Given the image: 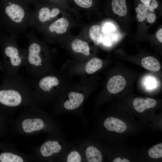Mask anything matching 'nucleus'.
<instances>
[{
  "instance_id": "b1692460",
  "label": "nucleus",
  "mask_w": 162,
  "mask_h": 162,
  "mask_svg": "<svg viewBox=\"0 0 162 162\" xmlns=\"http://www.w3.org/2000/svg\"><path fill=\"white\" fill-rule=\"evenodd\" d=\"M148 14V11L144 12H139L136 15V18L139 21L142 22L146 18Z\"/></svg>"
},
{
  "instance_id": "ddd939ff",
  "label": "nucleus",
  "mask_w": 162,
  "mask_h": 162,
  "mask_svg": "<svg viewBox=\"0 0 162 162\" xmlns=\"http://www.w3.org/2000/svg\"><path fill=\"white\" fill-rule=\"evenodd\" d=\"M133 104L135 110L139 113L144 112L146 110L155 107L157 105V101L151 98L144 99L136 98L133 101Z\"/></svg>"
},
{
  "instance_id": "a211bd4d",
  "label": "nucleus",
  "mask_w": 162,
  "mask_h": 162,
  "mask_svg": "<svg viewBox=\"0 0 162 162\" xmlns=\"http://www.w3.org/2000/svg\"><path fill=\"white\" fill-rule=\"evenodd\" d=\"M89 36L95 44L99 45L103 42V36L100 27L98 25L92 26L89 30Z\"/></svg>"
},
{
  "instance_id": "9d476101",
  "label": "nucleus",
  "mask_w": 162,
  "mask_h": 162,
  "mask_svg": "<svg viewBox=\"0 0 162 162\" xmlns=\"http://www.w3.org/2000/svg\"><path fill=\"white\" fill-rule=\"evenodd\" d=\"M103 127L108 131H114L118 133L124 132L127 126L122 120L112 117L106 118L103 122Z\"/></svg>"
},
{
  "instance_id": "7c9ffc66",
  "label": "nucleus",
  "mask_w": 162,
  "mask_h": 162,
  "mask_svg": "<svg viewBox=\"0 0 162 162\" xmlns=\"http://www.w3.org/2000/svg\"><path fill=\"white\" fill-rule=\"evenodd\" d=\"M152 0H140L144 4L149 6Z\"/></svg>"
},
{
  "instance_id": "4468645a",
  "label": "nucleus",
  "mask_w": 162,
  "mask_h": 162,
  "mask_svg": "<svg viewBox=\"0 0 162 162\" xmlns=\"http://www.w3.org/2000/svg\"><path fill=\"white\" fill-rule=\"evenodd\" d=\"M5 12L13 21L17 23L21 22L25 15V11L23 8L15 4L7 6L5 8Z\"/></svg>"
},
{
  "instance_id": "7ed1b4c3",
  "label": "nucleus",
  "mask_w": 162,
  "mask_h": 162,
  "mask_svg": "<svg viewBox=\"0 0 162 162\" xmlns=\"http://www.w3.org/2000/svg\"><path fill=\"white\" fill-rule=\"evenodd\" d=\"M5 87L0 89V104L14 113L18 109L43 106L27 81L18 72L8 74Z\"/></svg>"
},
{
  "instance_id": "4be33fe9",
  "label": "nucleus",
  "mask_w": 162,
  "mask_h": 162,
  "mask_svg": "<svg viewBox=\"0 0 162 162\" xmlns=\"http://www.w3.org/2000/svg\"><path fill=\"white\" fill-rule=\"evenodd\" d=\"M116 30L115 26L112 23H107L104 26L103 31L105 34H108Z\"/></svg>"
},
{
  "instance_id": "cd10ccee",
  "label": "nucleus",
  "mask_w": 162,
  "mask_h": 162,
  "mask_svg": "<svg viewBox=\"0 0 162 162\" xmlns=\"http://www.w3.org/2000/svg\"><path fill=\"white\" fill-rule=\"evenodd\" d=\"M139 9V12H144L147 11L148 9L144 4H140L138 5V7Z\"/></svg>"
},
{
  "instance_id": "39448f33",
  "label": "nucleus",
  "mask_w": 162,
  "mask_h": 162,
  "mask_svg": "<svg viewBox=\"0 0 162 162\" xmlns=\"http://www.w3.org/2000/svg\"><path fill=\"white\" fill-rule=\"evenodd\" d=\"M76 144L67 140L65 135L50 134L35 147L31 155L35 161L54 162L56 159Z\"/></svg>"
},
{
  "instance_id": "bb28decb",
  "label": "nucleus",
  "mask_w": 162,
  "mask_h": 162,
  "mask_svg": "<svg viewBox=\"0 0 162 162\" xmlns=\"http://www.w3.org/2000/svg\"><path fill=\"white\" fill-rule=\"evenodd\" d=\"M60 12L59 9L57 8H54L51 11V17L53 18L57 16Z\"/></svg>"
},
{
  "instance_id": "5701e85b",
  "label": "nucleus",
  "mask_w": 162,
  "mask_h": 162,
  "mask_svg": "<svg viewBox=\"0 0 162 162\" xmlns=\"http://www.w3.org/2000/svg\"><path fill=\"white\" fill-rule=\"evenodd\" d=\"M158 6V3L156 0H152L149 6H146L148 10L154 12V9L157 8Z\"/></svg>"
},
{
  "instance_id": "2f4dec72",
  "label": "nucleus",
  "mask_w": 162,
  "mask_h": 162,
  "mask_svg": "<svg viewBox=\"0 0 162 162\" xmlns=\"http://www.w3.org/2000/svg\"><path fill=\"white\" fill-rule=\"evenodd\" d=\"M135 11H136V12L137 13H139V9L138 8V7H136V8H135Z\"/></svg>"
},
{
  "instance_id": "6e6552de",
  "label": "nucleus",
  "mask_w": 162,
  "mask_h": 162,
  "mask_svg": "<svg viewBox=\"0 0 162 162\" xmlns=\"http://www.w3.org/2000/svg\"><path fill=\"white\" fill-rule=\"evenodd\" d=\"M83 156L84 162H101L103 156L101 151L89 137L76 142Z\"/></svg>"
},
{
  "instance_id": "f03ea898",
  "label": "nucleus",
  "mask_w": 162,
  "mask_h": 162,
  "mask_svg": "<svg viewBox=\"0 0 162 162\" xmlns=\"http://www.w3.org/2000/svg\"><path fill=\"white\" fill-rule=\"evenodd\" d=\"M94 81L93 76L91 75L81 76L79 82H71L55 100L50 114L54 117L64 114L74 115L86 124L83 106L94 88Z\"/></svg>"
},
{
  "instance_id": "423d86ee",
  "label": "nucleus",
  "mask_w": 162,
  "mask_h": 162,
  "mask_svg": "<svg viewBox=\"0 0 162 162\" xmlns=\"http://www.w3.org/2000/svg\"><path fill=\"white\" fill-rule=\"evenodd\" d=\"M42 46L36 43L31 44L28 49L25 66L28 74L32 78L37 77L52 66V59L43 55Z\"/></svg>"
},
{
  "instance_id": "a878e982",
  "label": "nucleus",
  "mask_w": 162,
  "mask_h": 162,
  "mask_svg": "<svg viewBox=\"0 0 162 162\" xmlns=\"http://www.w3.org/2000/svg\"><path fill=\"white\" fill-rule=\"evenodd\" d=\"M102 42L105 45L107 46L111 45L112 43L110 37L107 35L103 37Z\"/></svg>"
},
{
  "instance_id": "c85d7f7f",
  "label": "nucleus",
  "mask_w": 162,
  "mask_h": 162,
  "mask_svg": "<svg viewBox=\"0 0 162 162\" xmlns=\"http://www.w3.org/2000/svg\"><path fill=\"white\" fill-rule=\"evenodd\" d=\"M162 28L159 30L156 34V36L158 40L161 42H162Z\"/></svg>"
},
{
  "instance_id": "dca6fc26",
  "label": "nucleus",
  "mask_w": 162,
  "mask_h": 162,
  "mask_svg": "<svg viewBox=\"0 0 162 162\" xmlns=\"http://www.w3.org/2000/svg\"><path fill=\"white\" fill-rule=\"evenodd\" d=\"M141 63L145 68L152 71H158L160 68V65L158 61L152 56H147L143 58Z\"/></svg>"
},
{
  "instance_id": "aec40b11",
  "label": "nucleus",
  "mask_w": 162,
  "mask_h": 162,
  "mask_svg": "<svg viewBox=\"0 0 162 162\" xmlns=\"http://www.w3.org/2000/svg\"><path fill=\"white\" fill-rule=\"evenodd\" d=\"M50 18L51 11L48 8L44 7L40 10L38 15V18L40 21L44 22Z\"/></svg>"
},
{
  "instance_id": "9b49d317",
  "label": "nucleus",
  "mask_w": 162,
  "mask_h": 162,
  "mask_svg": "<svg viewBox=\"0 0 162 162\" xmlns=\"http://www.w3.org/2000/svg\"><path fill=\"white\" fill-rule=\"evenodd\" d=\"M126 81L122 76L116 75L110 78L107 81L106 88L111 94H116L122 91L126 85Z\"/></svg>"
},
{
  "instance_id": "412c9836",
  "label": "nucleus",
  "mask_w": 162,
  "mask_h": 162,
  "mask_svg": "<svg viewBox=\"0 0 162 162\" xmlns=\"http://www.w3.org/2000/svg\"><path fill=\"white\" fill-rule=\"evenodd\" d=\"M74 1L77 5L83 8H90L93 4L92 0H74Z\"/></svg>"
},
{
  "instance_id": "6ab92c4d",
  "label": "nucleus",
  "mask_w": 162,
  "mask_h": 162,
  "mask_svg": "<svg viewBox=\"0 0 162 162\" xmlns=\"http://www.w3.org/2000/svg\"><path fill=\"white\" fill-rule=\"evenodd\" d=\"M149 156L153 158H158L162 157V143H160L153 146L148 151Z\"/></svg>"
},
{
  "instance_id": "0eeeda50",
  "label": "nucleus",
  "mask_w": 162,
  "mask_h": 162,
  "mask_svg": "<svg viewBox=\"0 0 162 162\" xmlns=\"http://www.w3.org/2000/svg\"><path fill=\"white\" fill-rule=\"evenodd\" d=\"M103 61L97 57H92L82 62H69L64 64L61 69L71 78L75 75L80 76H91L103 66Z\"/></svg>"
},
{
  "instance_id": "f8f14e48",
  "label": "nucleus",
  "mask_w": 162,
  "mask_h": 162,
  "mask_svg": "<svg viewBox=\"0 0 162 162\" xmlns=\"http://www.w3.org/2000/svg\"><path fill=\"white\" fill-rule=\"evenodd\" d=\"M70 47L74 53L82 55L85 60L89 58L91 54L90 48L87 42L76 38L71 42Z\"/></svg>"
},
{
  "instance_id": "2eb2a0df",
  "label": "nucleus",
  "mask_w": 162,
  "mask_h": 162,
  "mask_svg": "<svg viewBox=\"0 0 162 162\" xmlns=\"http://www.w3.org/2000/svg\"><path fill=\"white\" fill-rule=\"evenodd\" d=\"M69 25V23L67 20L62 18L50 25L49 29L51 32L55 31L57 34H62L67 31Z\"/></svg>"
},
{
  "instance_id": "393cba45",
  "label": "nucleus",
  "mask_w": 162,
  "mask_h": 162,
  "mask_svg": "<svg viewBox=\"0 0 162 162\" xmlns=\"http://www.w3.org/2000/svg\"><path fill=\"white\" fill-rule=\"evenodd\" d=\"M146 18L148 21L150 23L154 22L156 19L155 15L152 13H148Z\"/></svg>"
},
{
  "instance_id": "1a4fd4ad",
  "label": "nucleus",
  "mask_w": 162,
  "mask_h": 162,
  "mask_svg": "<svg viewBox=\"0 0 162 162\" xmlns=\"http://www.w3.org/2000/svg\"><path fill=\"white\" fill-rule=\"evenodd\" d=\"M54 162H84V160L78 146L75 144L57 157Z\"/></svg>"
},
{
  "instance_id": "f3484780",
  "label": "nucleus",
  "mask_w": 162,
  "mask_h": 162,
  "mask_svg": "<svg viewBox=\"0 0 162 162\" xmlns=\"http://www.w3.org/2000/svg\"><path fill=\"white\" fill-rule=\"evenodd\" d=\"M112 10L114 13L123 16L127 12L126 0H112Z\"/></svg>"
},
{
  "instance_id": "c756f323",
  "label": "nucleus",
  "mask_w": 162,
  "mask_h": 162,
  "mask_svg": "<svg viewBox=\"0 0 162 162\" xmlns=\"http://www.w3.org/2000/svg\"><path fill=\"white\" fill-rule=\"evenodd\" d=\"M113 162H129L130 161L127 158H123L122 159L119 157L115 158L112 161Z\"/></svg>"
},
{
  "instance_id": "f257e3e1",
  "label": "nucleus",
  "mask_w": 162,
  "mask_h": 162,
  "mask_svg": "<svg viewBox=\"0 0 162 162\" xmlns=\"http://www.w3.org/2000/svg\"><path fill=\"white\" fill-rule=\"evenodd\" d=\"M9 124L13 133L25 136L43 133L64 135L54 117L37 106L23 107L19 116L10 121Z\"/></svg>"
},
{
  "instance_id": "20e7f679",
  "label": "nucleus",
  "mask_w": 162,
  "mask_h": 162,
  "mask_svg": "<svg viewBox=\"0 0 162 162\" xmlns=\"http://www.w3.org/2000/svg\"><path fill=\"white\" fill-rule=\"evenodd\" d=\"M64 71L53 66L36 77L27 81L43 106L55 100L58 96L72 82Z\"/></svg>"
}]
</instances>
